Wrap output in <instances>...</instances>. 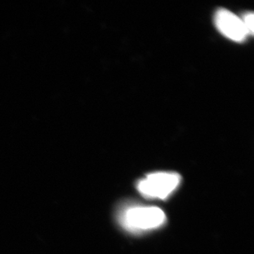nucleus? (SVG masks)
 Here are the masks:
<instances>
[{"mask_svg":"<svg viewBox=\"0 0 254 254\" xmlns=\"http://www.w3.org/2000/svg\"><path fill=\"white\" fill-rule=\"evenodd\" d=\"M181 176L175 172H156L137 183L138 192L147 198L166 199L179 187Z\"/></svg>","mask_w":254,"mask_h":254,"instance_id":"2","label":"nucleus"},{"mask_svg":"<svg viewBox=\"0 0 254 254\" xmlns=\"http://www.w3.org/2000/svg\"><path fill=\"white\" fill-rule=\"evenodd\" d=\"M166 219L164 211L156 206H131L120 216L123 226L134 232L156 229L165 223Z\"/></svg>","mask_w":254,"mask_h":254,"instance_id":"1","label":"nucleus"},{"mask_svg":"<svg viewBox=\"0 0 254 254\" xmlns=\"http://www.w3.org/2000/svg\"><path fill=\"white\" fill-rule=\"evenodd\" d=\"M215 24L218 31L231 41L242 42L250 36L241 17L225 8L216 12Z\"/></svg>","mask_w":254,"mask_h":254,"instance_id":"3","label":"nucleus"},{"mask_svg":"<svg viewBox=\"0 0 254 254\" xmlns=\"http://www.w3.org/2000/svg\"><path fill=\"white\" fill-rule=\"evenodd\" d=\"M245 28L247 30L249 35H252L254 33V13L253 12H247L245 16L241 18Z\"/></svg>","mask_w":254,"mask_h":254,"instance_id":"4","label":"nucleus"}]
</instances>
